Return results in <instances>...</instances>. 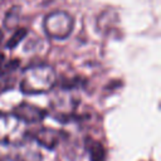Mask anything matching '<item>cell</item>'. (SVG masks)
<instances>
[{"label": "cell", "mask_w": 161, "mask_h": 161, "mask_svg": "<svg viewBox=\"0 0 161 161\" xmlns=\"http://www.w3.org/2000/svg\"><path fill=\"white\" fill-rule=\"evenodd\" d=\"M4 59H5V57H4V54H3V53H0V67H1V64H3L4 62H5Z\"/></svg>", "instance_id": "9"}, {"label": "cell", "mask_w": 161, "mask_h": 161, "mask_svg": "<svg viewBox=\"0 0 161 161\" xmlns=\"http://www.w3.org/2000/svg\"><path fill=\"white\" fill-rule=\"evenodd\" d=\"M4 1H5V0H0V4H3V3H4Z\"/></svg>", "instance_id": "10"}, {"label": "cell", "mask_w": 161, "mask_h": 161, "mask_svg": "<svg viewBox=\"0 0 161 161\" xmlns=\"http://www.w3.org/2000/svg\"><path fill=\"white\" fill-rule=\"evenodd\" d=\"M34 138L39 145L47 148H54L60 141V132L53 128L44 127L36 131V133L34 135Z\"/></svg>", "instance_id": "5"}, {"label": "cell", "mask_w": 161, "mask_h": 161, "mask_svg": "<svg viewBox=\"0 0 161 161\" xmlns=\"http://www.w3.org/2000/svg\"><path fill=\"white\" fill-rule=\"evenodd\" d=\"M55 84V73L52 67L40 64L26 68L20 79V89L26 94L45 93Z\"/></svg>", "instance_id": "1"}, {"label": "cell", "mask_w": 161, "mask_h": 161, "mask_svg": "<svg viewBox=\"0 0 161 161\" xmlns=\"http://www.w3.org/2000/svg\"><path fill=\"white\" fill-rule=\"evenodd\" d=\"M26 34H28V30L25 29V28H16L15 30H14V33H13V35L10 36V39H9V42H8V48H10V49H13V48H15L25 36H26Z\"/></svg>", "instance_id": "8"}, {"label": "cell", "mask_w": 161, "mask_h": 161, "mask_svg": "<svg viewBox=\"0 0 161 161\" xmlns=\"http://www.w3.org/2000/svg\"><path fill=\"white\" fill-rule=\"evenodd\" d=\"M43 26L49 38L62 40L70 35L73 29V19L68 13L55 10L45 16Z\"/></svg>", "instance_id": "2"}, {"label": "cell", "mask_w": 161, "mask_h": 161, "mask_svg": "<svg viewBox=\"0 0 161 161\" xmlns=\"http://www.w3.org/2000/svg\"><path fill=\"white\" fill-rule=\"evenodd\" d=\"M25 135L24 122L13 113H0V143L20 145Z\"/></svg>", "instance_id": "3"}, {"label": "cell", "mask_w": 161, "mask_h": 161, "mask_svg": "<svg viewBox=\"0 0 161 161\" xmlns=\"http://www.w3.org/2000/svg\"><path fill=\"white\" fill-rule=\"evenodd\" d=\"M0 39H1V33H0Z\"/></svg>", "instance_id": "11"}, {"label": "cell", "mask_w": 161, "mask_h": 161, "mask_svg": "<svg viewBox=\"0 0 161 161\" xmlns=\"http://www.w3.org/2000/svg\"><path fill=\"white\" fill-rule=\"evenodd\" d=\"M86 148L89 152L91 161H106V148L99 141L93 138H87Z\"/></svg>", "instance_id": "6"}, {"label": "cell", "mask_w": 161, "mask_h": 161, "mask_svg": "<svg viewBox=\"0 0 161 161\" xmlns=\"http://www.w3.org/2000/svg\"><path fill=\"white\" fill-rule=\"evenodd\" d=\"M13 114L24 123H36L43 121V118L47 116V112L34 104L23 102L14 108Z\"/></svg>", "instance_id": "4"}, {"label": "cell", "mask_w": 161, "mask_h": 161, "mask_svg": "<svg viewBox=\"0 0 161 161\" xmlns=\"http://www.w3.org/2000/svg\"><path fill=\"white\" fill-rule=\"evenodd\" d=\"M19 20H20V8L16 5L11 6L4 18V26L8 30H14L18 28Z\"/></svg>", "instance_id": "7"}]
</instances>
